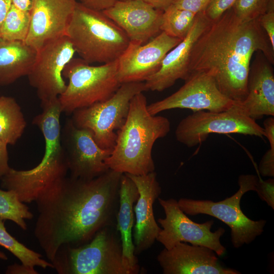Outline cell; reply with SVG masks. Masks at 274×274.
Returning <instances> with one entry per match:
<instances>
[{
  "instance_id": "28",
  "label": "cell",
  "mask_w": 274,
  "mask_h": 274,
  "mask_svg": "<svg viewBox=\"0 0 274 274\" xmlns=\"http://www.w3.org/2000/svg\"><path fill=\"white\" fill-rule=\"evenodd\" d=\"M30 12L21 10L12 5L0 29V38L24 42L28 35Z\"/></svg>"
},
{
  "instance_id": "11",
  "label": "cell",
  "mask_w": 274,
  "mask_h": 274,
  "mask_svg": "<svg viewBox=\"0 0 274 274\" xmlns=\"http://www.w3.org/2000/svg\"><path fill=\"white\" fill-rule=\"evenodd\" d=\"M158 199L165 216L157 220L162 228L156 241L164 248L169 249L180 242H185L209 248L218 256L224 254L226 248L220 242L225 231L223 228L219 227L212 232L213 220L202 223L194 222L181 210L176 199L159 197Z\"/></svg>"
},
{
  "instance_id": "20",
  "label": "cell",
  "mask_w": 274,
  "mask_h": 274,
  "mask_svg": "<svg viewBox=\"0 0 274 274\" xmlns=\"http://www.w3.org/2000/svg\"><path fill=\"white\" fill-rule=\"evenodd\" d=\"M138 188L139 196L134 207L135 224L132 233L134 254L149 249L161 229L154 217L153 204L161 192L155 172L144 175L126 174Z\"/></svg>"
},
{
  "instance_id": "21",
  "label": "cell",
  "mask_w": 274,
  "mask_h": 274,
  "mask_svg": "<svg viewBox=\"0 0 274 274\" xmlns=\"http://www.w3.org/2000/svg\"><path fill=\"white\" fill-rule=\"evenodd\" d=\"M237 103L255 120L264 116H274V74L265 57L257 58L250 66L246 96Z\"/></svg>"
},
{
  "instance_id": "39",
  "label": "cell",
  "mask_w": 274,
  "mask_h": 274,
  "mask_svg": "<svg viewBox=\"0 0 274 274\" xmlns=\"http://www.w3.org/2000/svg\"><path fill=\"white\" fill-rule=\"evenodd\" d=\"M150 5L153 8L164 11L173 4L175 0H140Z\"/></svg>"
},
{
  "instance_id": "29",
  "label": "cell",
  "mask_w": 274,
  "mask_h": 274,
  "mask_svg": "<svg viewBox=\"0 0 274 274\" xmlns=\"http://www.w3.org/2000/svg\"><path fill=\"white\" fill-rule=\"evenodd\" d=\"M272 0H236L231 7L240 19L249 21L258 18L267 10Z\"/></svg>"
},
{
  "instance_id": "3",
  "label": "cell",
  "mask_w": 274,
  "mask_h": 274,
  "mask_svg": "<svg viewBox=\"0 0 274 274\" xmlns=\"http://www.w3.org/2000/svg\"><path fill=\"white\" fill-rule=\"evenodd\" d=\"M143 92L131 99L128 113L110 156L106 160L109 169L132 175L154 172L152 151L155 142L166 136L170 122L166 117L151 115Z\"/></svg>"
},
{
  "instance_id": "30",
  "label": "cell",
  "mask_w": 274,
  "mask_h": 274,
  "mask_svg": "<svg viewBox=\"0 0 274 274\" xmlns=\"http://www.w3.org/2000/svg\"><path fill=\"white\" fill-rule=\"evenodd\" d=\"M236 0H212L204 11L210 21H215L230 9Z\"/></svg>"
},
{
  "instance_id": "40",
  "label": "cell",
  "mask_w": 274,
  "mask_h": 274,
  "mask_svg": "<svg viewBox=\"0 0 274 274\" xmlns=\"http://www.w3.org/2000/svg\"><path fill=\"white\" fill-rule=\"evenodd\" d=\"M12 4L17 8L27 12H30L34 0H11Z\"/></svg>"
},
{
  "instance_id": "41",
  "label": "cell",
  "mask_w": 274,
  "mask_h": 274,
  "mask_svg": "<svg viewBox=\"0 0 274 274\" xmlns=\"http://www.w3.org/2000/svg\"><path fill=\"white\" fill-rule=\"evenodd\" d=\"M12 5L11 0H0V29Z\"/></svg>"
},
{
  "instance_id": "18",
  "label": "cell",
  "mask_w": 274,
  "mask_h": 274,
  "mask_svg": "<svg viewBox=\"0 0 274 274\" xmlns=\"http://www.w3.org/2000/svg\"><path fill=\"white\" fill-rule=\"evenodd\" d=\"M102 12L126 33L130 42L145 44L161 31L163 11L140 0H118Z\"/></svg>"
},
{
  "instance_id": "17",
  "label": "cell",
  "mask_w": 274,
  "mask_h": 274,
  "mask_svg": "<svg viewBox=\"0 0 274 274\" xmlns=\"http://www.w3.org/2000/svg\"><path fill=\"white\" fill-rule=\"evenodd\" d=\"M76 0H34L24 42L38 50L49 41L66 36Z\"/></svg>"
},
{
  "instance_id": "16",
  "label": "cell",
  "mask_w": 274,
  "mask_h": 274,
  "mask_svg": "<svg viewBox=\"0 0 274 274\" xmlns=\"http://www.w3.org/2000/svg\"><path fill=\"white\" fill-rule=\"evenodd\" d=\"M157 260L164 274L241 273L223 266L211 249L185 242H180L169 249L164 248Z\"/></svg>"
},
{
  "instance_id": "15",
  "label": "cell",
  "mask_w": 274,
  "mask_h": 274,
  "mask_svg": "<svg viewBox=\"0 0 274 274\" xmlns=\"http://www.w3.org/2000/svg\"><path fill=\"white\" fill-rule=\"evenodd\" d=\"M181 41L161 31L145 44L129 42L118 59L121 84L146 81L158 71L165 55Z\"/></svg>"
},
{
  "instance_id": "4",
  "label": "cell",
  "mask_w": 274,
  "mask_h": 274,
  "mask_svg": "<svg viewBox=\"0 0 274 274\" xmlns=\"http://www.w3.org/2000/svg\"><path fill=\"white\" fill-rule=\"evenodd\" d=\"M42 112L32 123L41 131L45 142L44 156L38 165L29 170L10 168L1 179V186L13 190L24 203L35 201L45 188L67 177V158L61 142L60 115L58 97L41 101Z\"/></svg>"
},
{
  "instance_id": "13",
  "label": "cell",
  "mask_w": 274,
  "mask_h": 274,
  "mask_svg": "<svg viewBox=\"0 0 274 274\" xmlns=\"http://www.w3.org/2000/svg\"><path fill=\"white\" fill-rule=\"evenodd\" d=\"M76 51L67 36L48 42L37 50L36 61L27 75L41 102L58 97L66 89L62 72Z\"/></svg>"
},
{
  "instance_id": "24",
  "label": "cell",
  "mask_w": 274,
  "mask_h": 274,
  "mask_svg": "<svg viewBox=\"0 0 274 274\" xmlns=\"http://www.w3.org/2000/svg\"><path fill=\"white\" fill-rule=\"evenodd\" d=\"M26 126L24 116L15 98L0 96V140L8 145H15Z\"/></svg>"
},
{
  "instance_id": "31",
  "label": "cell",
  "mask_w": 274,
  "mask_h": 274,
  "mask_svg": "<svg viewBox=\"0 0 274 274\" xmlns=\"http://www.w3.org/2000/svg\"><path fill=\"white\" fill-rule=\"evenodd\" d=\"M259 197L265 201L267 205L274 209V180L269 179L263 180L258 179L255 187V190Z\"/></svg>"
},
{
  "instance_id": "1",
  "label": "cell",
  "mask_w": 274,
  "mask_h": 274,
  "mask_svg": "<svg viewBox=\"0 0 274 274\" xmlns=\"http://www.w3.org/2000/svg\"><path fill=\"white\" fill-rule=\"evenodd\" d=\"M122 174L110 169L92 179L66 177L39 194L34 235L51 262L61 247L82 245L114 226Z\"/></svg>"
},
{
  "instance_id": "8",
  "label": "cell",
  "mask_w": 274,
  "mask_h": 274,
  "mask_svg": "<svg viewBox=\"0 0 274 274\" xmlns=\"http://www.w3.org/2000/svg\"><path fill=\"white\" fill-rule=\"evenodd\" d=\"M259 178L254 175H241L238 179L239 189L230 197L220 201L181 198L178 204L186 215L204 214L214 217L226 224L231 229V241L235 248L249 244L264 231L266 221L253 220L241 210L242 196L250 191L255 190Z\"/></svg>"
},
{
  "instance_id": "6",
  "label": "cell",
  "mask_w": 274,
  "mask_h": 274,
  "mask_svg": "<svg viewBox=\"0 0 274 274\" xmlns=\"http://www.w3.org/2000/svg\"><path fill=\"white\" fill-rule=\"evenodd\" d=\"M113 227L101 229L82 245L61 247L51 262L53 268L59 274H130L120 237Z\"/></svg>"
},
{
  "instance_id": "33",
  "label": "cell",
  "mask_w": 274,
  "mask_h": 274,
  "mask_svg": "<svg viewBox=\"0 0 274 274\" xmlns=\"http://www.w3.org/2000/svg\"><path fill=\"white\" fill-rule=\"evenodd\" d=\"M212 0H175V7L189 11L194 14L204 12Z\"/></svg>"
},
{
  "instance_id": "27",
  "label": "cell",
  "mask_w": 274,
  "mask_h": 274,
  "mask_svg": "<svg viewBox=\"0 0 274 274\" xmlns=\"http://www.w3.org/2000/svg\"><path fill=\"white\" fill-rule=\"evenodd\" d=\"M33 215L15 192L0 189V218L12 221L24 230L27 229L25 221L31 220Z\"/></svg>"
},
{
  "instance_id": "2",
  "label": "cell",
  "mask_w": 274,
  "mask_h": 274,
  "mask_svg": "<svg viewBox=\"0 0 274 274\" xmlns=\"http://www.w3.org/2000/svg\"><path fill=\"white\" fill-rule=\"evenodd\" d=\"M257 51L273 64L274 50L258 19L243 21L231 8L211 21L195 42L189 76L197 72L208 73L223 94L242 102L247 95L251 60Z\"/></svg>"
},
{
  "instance_id": "36",
  "label": "cell",
  "mask_w": 274,
  "mask_h": 274,
  "mask_svg": "<svg viewBox=\"0 0 274 274\" xmlns=\"http://www.w3.org/2000/svg\"><path fill=\"white\" fill-rule=\"evenodd\" d=\"M8 144L0 140V180L8 172L10 169L9 165Z\"/></svg>"
},
{
  "instance_id": "9",
  "label": "cell",
  "mask_w": 274,
  "mask_h": 274,
  "mask_svg": "<svg viewBox=\"0 0 274 274\" xmlns=\"http://www.w3.org/2000/svg\"><path fill=\"white\" fill-rule=\"evenodd\" d=\"M145 91L144 82L122 83L109 98L75 110L71 119L76 127L89 130L100 147L113 150L117 132L126 120L131 99Z\"/></svg>"
},
{
  "instance_id": "19",
  "label": "cell",
  "mask_w": 274,
  "mask_h": 274,
  "mask_svg": "<svg viewBox=\"0 0 274 274\" xmlns=\"http://www.w3.org/2000/svg\"><path fill=\"white\" fill-rule=\"evenodd\" d=\"M211 21L204 12L197 14L187 36L165 55L158 71L144 82L147 91L161 92L174 85L179 79L185 81L188 77L192 49Z\"/></svg>"
},
{
  "instance_id": "23",
  "label": "cell",
  "mask_w": 274,
  "mask_h": 274,
  "mask_svg": "<svg viewBox=\"0 0 274 274\" xmlns=\"http://www.w3.org/2000/svg\"><path fill=\"white\" fill-rule=\"evenodd\" d=\"M37 50L24 42L0 38V86L27 76L36 61Z\"/></svg>"
},
{
  "instance_id": "7",
  "label": "cell",
  "mask_w": 274,
  "mask_h": 274,
  "mask_svg": "<svg viewBox=\"0 0 274 274\" xmlns=\"http://www.w3.org/2000/svg\"><path fill=\"white\" fill-rule=\"evenodd\" d=\"M62 76L68 83L58 99L62 113L66 115L108 99L121 84L118 59L93 66L81 58L73 57L65 66Z\"/></svg>"
},
{
  "instance_id": "5",
  "label": "cell",
  "mask_w": 274,
  "mask_h": 274,
  "mask_svg": "<svg viewBox=\"0 0 274 274\" xmlns=\"http://www.w3.org/2000/svg\"><path fill=\"white\" fill-rule=\"evenodd\" d=\"M66 36L87 63H107L118 59L129 44L125 32L102 11L77 2Z\"/></svg>"
},
{
  "instance_id": "35",
  "label": "cell",
  "mask_w": 274,
  "mask_h": 274,
  "mask_svg": "<svg viewBox=\"0 0 274 274\" xmlns=\"http://www.w3.org/2000/svg\"><path fill=\"white\" fill-rule=\"evenodd\" d=\"M118 0H79L80 4L91 9L103 11L113 6Z\"/></svg>"
},
{
  "instance_id": "37",
  "label": "cell",
  "mask_w": 274,
  "mask_h": 274,
  "mask_svg": "<svg viewBox=\"0 0 274 274\" xmlns=\"http://www.w3.org/2000/svg\"><path fill=\"white\" fill-rule=\"evenodd\" d=\"M6 273L7 274H38L35 268H31L23 264L14 263L8 266Z\"/></svg>"
},
{
  "instance_id": "10",
  "label": "cell",
  "mask_w": 274,
  "mask_h": 274,
  "mask_svg": "<svg viewBox=\"0 0 274 274\" xmlns=\"http://www.w3.org/2000/svg\"><path fill=\"white\" fill-rule=\"evenodd\" d=\"M211 133L242 134L261 138L265 136L263 127L236 102L221 112H193L180 121L175 130L177 140L189 148L201 144Z\"/></svg>"
},
{
  "instance_id": "32",
  "label": "cell",
  "mask_w": 274,
  "mask_h": 274,
  "mask_svg": "<svg viewBox=\"0 0 274 274\" xmlns=\"http://www.w3.org/2000/svg\"><path fill=\"white\" fill-rule=\"evenodd\" d=\"M258 19L274 50V0L271 1L266 12Z\"/></svg>"
},
{
  "instance_id": "42",
  "label": "cell",
  "mask_w": 274,
  "mask_h": 274,
  "mask_svg": "<svg viewBox=\"0 0 274 274\" xmlns=\"http://www.w3.org/2000/svg\"><path fill=\"white\" fill-rule=\"evenodd\" d=\"M0 259L3 260H7L8 259L7 255L1 251H0Z\"/></svg>"
},
{
  "instance_id": "26",
  "label": "cell",
  "mask_w": 274,
  "mask_h": 274,
  "mask_svg": "<svg viewBox=\"0 0 274 274\" xmlns=\"http://www.w3.org/2000/svg\"><path fill=\"white\" fill-rule=\"evenodd\" d=\"M196 15L172 4L163 11L161 31L182 40L193 25Z\"/></svg>"
},
{
  "instance_id": "38",
  "label": "cell",
  "mask_w": 274,
  "mask_h": 274,
  "mask_svg": "<svg viewBox=\"0 0 274 274\" xmlns=\"http://www.w3.org/2000/svg\"><path fill=\"white\" fill-rule=\"evenodd\" d=\"M264 130L266 138L269 143L270 146H274V118L270 116L266 118L263 122Z\"/></svg>"
},
{
  "instance_id": "14",
  "label": "cell",
  "mask_w": 274,
  "mask_h": 274,
  "mask_svg": "<svg viewBox=\"0 0 274 274\" xmlns=\"http://www.w3.org/2000/svg\"><path fill=\"white\" fill-rule=\"evenodd\" d=\"M61 142L67 158L70 177L92 179L110 169L106 160L112 149L100 147L89 130L76 127L71 118L66 120L61 129Z\"/></svg>"
},
{
  "instance_id": "12",
  "label": "cell",
  "mask_w": 274,
  "mask_h": 274,
  "mask_svg": "<svg viewBox=\"0 0 274 274\" xmlns=\"http://www.w3.org/2000/svg\"><path fill=\"white\" fill-rule=\"evenodd\" d=\"M234 103L220 91L212 76L197 72L191 73L176 92L148 105L147 109L153 115L174 109L221 112L229 109Z\"/></svg>"
},
{
  "instance_id": "22",
  "label": "cell",
  "mask_w": 274,
  "mask_h": 274,
  "mask_svg": "<svg viewBox=\"0 0 274 274\" xmlns=\"http://www.w3.org/2000/svg\"><path fill=\"white\" fill-rule=\"evenodd\" d=\"M139 196V191L134 183L127 175L123 174L120 184L116 230L120 234L124 262L130 274L139 273L140 269L134 254L132 237L134 223L133 204Z\"/></svg>"
},
{
  "instance_id": "34",
  "label": "cell",
  "mask_w": 274,
  "mask_h": 274,
  "mask_svg": "<svg viewBox=\"0 0 274 274\" xmlns=\"http://www.w3.org/2000/svg\"><path fill=\"white\" fill-rule=\"evenodd\" d=\"M258 170L264 177H274V147L270 146L262 156L259 166Z\"/></svg>"
},
{
  "instance_id": "25",
  "label": "cell",
  "mask_w": 274,
  "mask_h": 274,
  "mask_svg": "<svg viewBox=\"0 0 274 274\" xmlns=\"http://www.w3.org/2000/svg\"><path fill=\"white\" fill-rule=\"evenodd\" d=\"M5 220L0 218V245L18 258L21 264L31 268L39 266L53 268L51 262L42 259V256L19 242L11 235L5 226Z\"/></svg>"
}]
</instances>
